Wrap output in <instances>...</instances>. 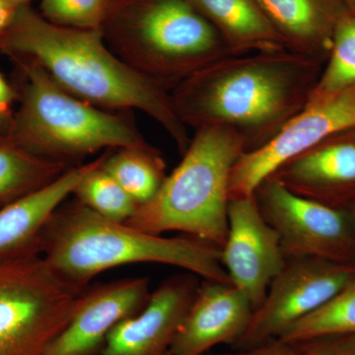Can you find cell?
<instances>
[{"label": "cell", "instance_id": "52a82bcc", "mask_svg": "<svg viewBox=\"0 0 355 355\" xmlns=\"http://www.w3.org/2000/svg\"><path fill=\"white\" fill-rule=\"evenodd\" d=\"M85 291L58 277L38 246L0 257V355H44Z\"/></svg>", "mask_w": 355, "mask_h": 355}, {"label": "cell", "instance_id": "7402d4cb", "mask_svg": "<svg viewBox=\"0 0 355 355\" xmlns=\"http://www.w3.org/2000/svg\"><path fill=\"white\" fill-rule=\"evenodd\" d=\"M106 153L101 162L77 184L72 195L79 202L104 218L125 223L135 216L139 205L113 177L102 169Z\"/></svg>", "mask_w": 355, "mask_h": 355}, {"label": "cell", "instance_id": "e0dca14e", "mask_svg": "<svg viewBox=\"0 0 355 355\" xmlns=\"http://www.w3.org/2000/svg\"><path fill=\"white\" fill-rule=\"evenodd\" d=\"M102 159L70 167L44 188L0 207V257L39 247L40 233L51 214Z\"/></svg>", "mask_w": 355, "mask_h": 355}, {"label": "cell", "instance_id": "44dd1931", "mask_svg": "<svg viewBox=\"0 0 355 355\" xmlns=\"http://www.w3.org/2000/svg\"><path fill=\"white\" fill-rule=\"evenodd\" d=\"M338 334H355V275L326 304L292 324L277 340L292 345Z\"/></svg>", "mask_w": 355, "mask_h": 355}, {"label": "cell", "instance_id": "9a60e30c", "mask_svg": "<svg viewBox=\"0 0 355 355\" xmlns=\"http://www.w3.org/2000/svg\"><path fill=\"white\" fill-rule=\"evenodd\" d=\"M254 307L233 284L205 279L180 324L167 355H203L221 343L232 347Z\"/></svg>", "mask_w": 355, "mask_h": 355}, {"label": "cell", "instance_id": "5bb4252c", "mask_svg": "<svg viewBox=\"0 0 355 355\" xmlns=\"http://www.w3.org/2000/svg\"><path fill=\"white\" fill-rule=\"evenodd\" d=\"M198 277L189 272L165 280L144 309L110 331L98 355H167L200 286Z\"/></svg>", "mask_w": 355, "mask_h": 355}, {"label": "cell", "instance_id": "ba28073f", "mask_svg": "<svg viewBox=\"0 0 355 355\" xmlns=\"http://www.w3.org/2000/svg\"><path fill=\"white\" fill-rule=\"evenodd\" d=\"M254 197L279 234L286 261L317 258L355 266V219L349 209L300 197L270 179L257 187Z\"/></svg>", "mask_w": 355, "mask_h": 355}, {"label": "cell", "instance_id": "ffe728a7", "mask_svg": "<svg viewBox=\"0 0 355 355\" xmlns=\"http://www.w3.org/2000/svg\"><path fill=\"white\" fill-rule=\"evenodd\" d=\"M107 151L101 167L139 205L150 202L164 184L166 163L157 148L144 144Z\"/></svg>", "mask_w": 355, "mask_h": 355}, {"label": "cell", "instance_id": "5b68a950", "mask_svg": "<svg viewBox=\"0 0 355 355\" xmlns=\"http://www.w3.org/2000/svg\"><path fill=\"white\" fill-rule=\"evenodd\" d=\"M9 58L17 72L19 106L8 133L28 153L69 165L102 149L146 144L125 114L69 94L31 58Z\"/></svg>", "mask_w": 355, "mask_h": 355}, {"label": "cell", "instance_id": "f1b7e54d", "mask_svg": "<svg viewBox=\"0 0 355 355\" xmlns=\"http://www.w3.org/2000/svg\"><path fill=\"white\" fill-rule=\"evenodd\" d=\"M7 2L14 4L16 6H25V4H30L32 0H6Z\"/></svg>", "mask_w": 355, "mask_h": 355}, {"label": "cell", "instance_id": "ac0fdd59", "mask_svg": "<svg viewBox=\"0 0 355 355\" xmlns=\"http://www.w3.org/2000/svg\"><path fill=\"white\" fill-rule=\"evenodd\" d=\"M214 25L232 55L286 51L256 0H190Z\"/></svg>", "mask_w": 355, "mask_h": 355}, {"label": "cell", "instance_id": "277c9868", "mask_svg": "<svg viewBox=\"0 0 355 355\" xmlns=\"http://www.w3.org/2000/svg\"><path fill=\"white\" fill-rule=\"evenodd\" d=\"M101 30L114 55L170 92L232 55L190 0H110Z\"/></svg>", "mask_w": 355, "mask_h": 355}, {"label": "cell", "instance_id": "4316f807", "mask_svg": "<svg viewBox=\"0 0 355 355\" xmlns=\"http://www.w3.org/2000/svg\"><path fill=\"white\" fill-rule=\"evenodd\" d=\"M227 355H299V354L293 345L275 340L252 349L237 350V354Z\"/></svg>", "mask_w": 355, "mask_h": 355}, {"label": "cell", "instance_id": "f546056e", "mask_svg": "<svg viewBox=\"0 0 355 355\" xmlns=\"http://www.w3.org/2000/svg\"><path fill=\"white\" fill-rule=\"evenodd\" d=\"M347 6H349L350 13L354 14L355 15V0H345Z\"/></svg>", "mask_w": 355, "mask_h": 355}, {"label": "cell", "instance_id": "3957f363", "mask_svg": "<svg viewBox=\"0 0 355 355\" xmlns=\"http://www.w3.org/2000/svg\"><path fill=\"white\" fill-rule=\"evenodd\" d=\"M39 247L51 270L81 291L105 270L142 263L178 266L207 280L231 284L221 248L191 236L150 234L104 218L76 200L51 214L40 233Z\"/></svg>", "mask_w": 355, "mask_h": 355}, {"label": "cell", "instance_id": "484cf974", "mask_svg": "<svg viewBox=\"0 0 355 355\" xmlns=\"http://www.w3.org/2000/svg\"><path fill=\"white\" fill-rule=\"evenodd\" d=\"M17 101L15 87L7 83L0 74V130L9 132L12 125L14 113L13 103Z\"/></svg>", "mask_w": 355, "mask_h": 355}, {"label": "cell", "instance_id": "8992f818", "mask_svg": "<svg viewBox=\"0 0 355 355\" xmlns=\"http://www.w3.org/2000/svg\"><path fill=\"white\" fill-rule=\"evenodd\" d=\"M245 153L237 133L223 127L198 128L181 163L157 195L125 224L162 235L179 231L222 248L228 231L229 179Z\"/></svg>", "mask_w": 355, "mask_h": 355}, {"label": "cell", "instance_id": "9c48e42d", "mask_svg": "<svg viewBox=\"0 0 355 355\" xmlns=\"http://www.w3.org/2000/svg\"><path fill=\"white\" fill-rule=\"evenodd\" d=\"M354 275L355 266L323 259L287 261L232 349H249L277 340L292 324L330 301Z\"/></svg>", "mask_w": 355, "mask_h": 355}, {"label": "cell", "instance_id": "2e32d148", "mask_svg": "<svg viewBox=\"0 0 355 355\" xmlns=\"http://www.w3.org/2000/svg\"><path fill=\"white\" fill-rule=\"evenodd\" d=\"M286 51L326 64L345 0H256Z\"/></svg>", "mask_w": 355, "mask_h": 355}, {"label": "cell", "instance_id": "8fae6325", "mask_svg": "<svg viewBox=\"0 0 355 355\" xmlns=\"http://www.w3.org/2000/svg\"><path fill=\"white\" fill-rule=\"evenodd\" d=\"M286 261L279 236L261 214L254 195L229 200L221 263L231 284L249 299L254 310L261 304Z\"/></svg>", "mask_w": 355, "mask_h": 355}, {"label": "cell", "instance_id": "4dcf8cb0", "mask_svg": "<svg viewBox=\"0 0 355 355\" xmlns=\"http://www.w3.org/2000/svg\"><path fill=\"white\" fill-rule=\"evenodd\" d=\"M349 210L350 212H352V216H354L355 219V205H352V207H350Z\"/></svg>", "mask_w": 355, "mask_h": 355}, {"label": "cell", "instance_id": "d6986e66", "mask_svg": "<svg viewBox=\"0 0 355 355\" xmlns=\"http://www.w3.org/2000/svg\"><path fill=\"white\" fill-rule=\"evenodd\" d=\"M69 169L64 163L28 153L0 130V207L44 188Z\"/></svg>", "mask_w": 355, "mask_h": 355}, {"label": "cell", "instance_id": "d4e9b609", "mask_svg": "<svg viewBox=\"0 0 355 355\" xmlns=\"http://www.w3.org/2000/svg\"><path fill=\"white\" fill-rule=\"evenodd\" d=\"M292 345L299 355H355V334L318 336Z\"/></svg>", "mask_w": 355, "mask_h": 355}, {"label": "cell", "instance_id": "6da1fadb", "mask_svg": "<svg viewBox=\"0 0 355 355\" xmlns=\"http://www.w3.org/2000/svg\"><path fill=\"white\" fill-rule=\"evenodd\" d=\"M324 65L288 51L230 55L173 89V105L186 127L229 128L250 153L304 109Z\"/></svg>", "mask_w": 355, "mask_h": 355}, {"label": "cell", "instance_id": "603a6c76", "mask_svg": "<svg viewBox=\"0 0 355 355\" xmlns=\"http://www.w3.org/2000/svg\"><path fill=\"white\" fill-rule=\"evenodd\" d=\"M355 84V15L347 13L336 27L330 57L311 100L336 94Z\"/></svg>", "mask_w": 355, "mask_h": 355}, {"label": "cell", "instance_id": "cb8c5ba5", "mask_svg": "<svg viewBox=\"0 0 355 355\" xmlns=\"http://www.w3.org/2000/svg\"><path fill=\"white\" fill-rule=\"evenodd\" d=\"M110 0H41L42 16L53 24L76 29H101Z\"/></svg>", "mask_w": 355, "mask_h": 355}, {"label": "cell", "instance_id": "4fadbf2b", "mask_svg": "<svg viewBox=\"0 0 355 355\" xmlns=\"http://www.w3.org/2000/svg\"><path fill=\"white\" fill-rule=\"evenodd\" d=\"M148 277L88 287L69 324L44 355H98L110 331L144 309L150 297Z\"/></svg>", "mask_w": 355, "mask_h": 355}, {"label": "cell", "instance_id": "30bf717a", "mask_svg": "<svg viewBox=\"0 0 355 355\" xmlns=\"http://www.w3.org/2000/svg\"><path fill=\"white\" fill-rule=\"evenodd\" d=\"M354 127L355 84L311 100L268 144L240 156L229 179V200L251 197L257 187L287 161L334 133Z\"/></svg>", "mask_w": 355, "mask_h": 355}, {"label": "cell", "instance_id": "83f0119b", "mask_svg": "<svg viewBox=\"0 0 355 355\" xmlns=\"http://www.w3.org/2000/svg\"><path fill=\"white\" fill-rule=\"evenodd\" d=\"M19 7L6 0H0V34L6 31L9 25L12 23Z\"/></svg>", "mask_w": 355, "mask_h": 355}, {"label": "cell", "instance_id": "7a4b0ae2", "mask_svg": "<svg viewBox=\"0 0 355 355\" xmlns=\"http://www.w3.org/2000/svg\"><path fill=\"white\" fill-rule=\"evenodd\" d=\"M0 51L33 58L67 93L98 108L144 112L164 128L182 154L190 146L171 92L121 62L101 29L53 24L25 4L0 34Z\"/></svg>", "mask_w": 355, "mask_h": 355}, {"label": "cell", "instance_id": "7c38bea8", "mask_svg": "<svg viewBox=\"0 0 355 355\" xmlns=\"http://www.w3.org/2000/svg\"><path fill=\"white\" fill-rule=\"evenodd\" d=\"M266 179L327 207L350 209L355 205V127L334 133Z\"/></svg>", "mask_w": 355, "mask_h": 355}]
</instances>
